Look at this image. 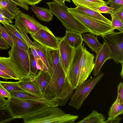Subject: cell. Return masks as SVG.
Listing matches in <instances>:
<instances>
[{"label":"cell","mask_w":123,"mask_h":123,"mask_svg":"<svg viewBox=\"0 0 123 123\" xmlns=\"http://www.w3.org/2000/svg\"><path fill=\"white\" fill-rule=\"evenodd\" d=\"M64 1H67L68 2H71V0H64Z\"/></svg>","instance_id":"cell-49"},{"label":"cell","mask_w":123,"mask_h":123,"mask_svg":"<svg viewBox=\"0 0 123 123\" xmlns=\"http://www.w3.org/2000/svg\"><path fill=\"white\" fill-rule=\"evenodd\" d=\"M69 83L61 61L51 76L43 97L58 101L59 105H65L74 91Z\"/></svg>","instance_id":"cell-1"},{"label":"cell","mask_w":123,"mask_h":123,"mask_svg":"<svg viewBox=\"0 0 123 123\" xmlns=\"http://www.w3.org/2000/svg\"><path fill=\"white\" fill-rule=\"evenodd\" d=\"M0 96L3 98H6L8 99L10 97L11 95L10 93L0 86Z\"/></svg>","instance_id":"cell-40"},{"label":"cell","mask_w":123,"mask_h":123,"mask_svg":"<svg viewBox=\"0 0 123 123\" xmlns=\"http://www.w3.org/2000/svg\"><path fill=\"white\" fill-rule=\"evenodd\" d=\"M123 99V83L120 82L117 86V94Z\"/></svg>","instance_id":"cell-42"},{"label":"cell","mask_w":123,"mask_h":123,"mask_svg":"<svg viewBox=\"0 0 123 123\" xmlns=\"http://www.w3.org/2000/svg\"><path fill=\"white\" fill-rule=\"evenodd\" d=\"M8 54L9 57L20 72V80L29 76L31 74L29 51L13 45Z\"/></svg>","instance_id":"cell-8"},{"label":"cell","mask_w":123,"mask_h":123,"mask_svg":"<svg viewBox=\"0 0 123 123\" xmlns=\"http://www.w3.org/2000/svg\"><path fill=\"white\" fill-rule=\"evenodd\" d=\"M83 41L91 50L97 53L101 48L103 44L99 42L97 36H95L93 33H89L83 35Z\"/></svg>","instance_id":"cell-21"},{"label":"cell","mask_w":123,"mask_h":123,"mask_svg":"<svg viewBox=\"0 0 123 123\" xmlns=\"http://www.w3.org/2000/svg\"><path fill=\"white\" fill-rule=\"evenodd\" d=\"M96 54L93 72V75L95 77L100 73L101 68L105 63L107 60L111 59L110 50L104 41L101 48Z\"/></svg>","instance_id":"cell-14"},{"label":"cell","mask_w":123,"mask_h":123,"mask_svg":"<svg viewBox=\"0 0 123 123\" xmlns=\"http://www.w3.org/2000/svg\"><path fill=\"white\" fill-rule=\"evenodd\" d=\"M51 12L57 17L65 27L67 30L81 34L90 32L88 29L74 18L68 12L65 3L61 6L56 2L47 3Z\"/></svg>","instance_id":"cell-3"},{"label":"cell","mask_w":123,"mask_h":123,"mask_svg":"<svg viewBox=\"0 0 123 123\" xmlns=\"http://www.w3.org/2000/svg\"><path fill=\"white\" fill-rule=\"evenodd\" d=\"M9 48L8 45L1 37H0V49L7 50Z\"/></svg>","instance_id":"cell-41"},{"label":"cell","mask_w":123,"mask_h":123,"mask_svg":"<svg viewBox=\"0 0 123 123\" xmlns=\"http://www.w3.org/2000/svg\"><path fill=\"white\" fill-rule=\"evenodd\" d=\"M56 2L60 5L62 6L65 4L64 0H52Z\"/></svg>","instance_id":"cell-48"},{"label":"cell","mask_w":123,"mask_h":123,"mask_svg":"<svg viewBox=\"0 0 123 123\" xmlns=\"http://www.w3.org/2000/svg\"><path fill=\"white\" fill-rule=\"evenodd\" d=\"M122 118L121 117H118L114 119H113L108 120H106L104 122V123H120L121 121Z\"/></svg>","instance_id":"cell-43"},{"label":"cell","mask_w":123,"mask_h":123,"mask_svg":"<svg viewBox=\"0 0 123 123\" xmlns=\"http://www.w3.org/2000/svg\"><path fill=\"white\" fill-rule=\"evenodd\" d=\"M40 2L42 0H38Z\"/></svg>","instance_id":"cell-51"},{"label":"cell","mask_w":123,"mask_h":123,"mask_svg":"<svg viewBox=\"0 0 123 123\" xmlns=\"http://www.w3.org/2000/svg\"><path fill=\"white\" fill-rule=\"evenodd\" d=\"M67 10L71 15L88 29L90 32L96 36L101 37L114 31L111 25L91 17L75 8H68Z\"/></svg>","instance_id":"cell-4"},{"label":"cell","mask_w":123,"mask_h":123,"mask_svg":"<svg viewBox=\"0 0 123 123\" xmlns=\"http://www.w3.org/2000/svg\"><path fill=\"white\" fill-rule=\"evenodd\" d=\"M33 46L47 68L48 72L52 75L53 73L50 58V49L44 47L35 41L34 42Z\"/></svg>","instance_id":"cell-16"},{"label":"cell","mask_w":123,"mask_h":123,"mask_svg":"<svg viewBox=\"0 0 123 123\" xmlns=\"http://www.w3.org/2000/svg\"><path fill=\"white\" fill-rule=\"evenodd\" d=\"M1 22H4L12 24L13 22L11 20L4 16L2 14L0 15V23Z\"/></svg>","instance_id":"cell-47"},{"label":"cell","mask_w":123,"mask_h":123,"mask_svg":"<svg viewBox=\"0 0 123 123\" xmlns=\"http://www.w3.org/2000/svg\"><path fill=\"white\" fill-rule=\"evenodd\" d=\"M26 10L28 11L29 8L28 4L23 0H10Z\"/></svg>","instance_id":"cell-39"},{"label":"cell","mask_w":123,"mask_h":123,"mask_svg":"<svg viewBox=\"0 0 123 123\" xmlns=\"http://www.w3.org/2000/svg\"><path fill=\"white\" fill-rule=\"evenodd\" d=\"M1 14V13H0V15Z\"/></svg>","instance_id":"cell-52"},{"label":"cell","mask_w":123,"mask_h":123,"mask_svg":"<svg viewBox=\"0 0 123 123\" xmlns=\"http://www.w3.org/2000/svg\"><path fill=\"white\" fill-rule=\"evenodd\" d=\"M27 4L32 6H35L40 2L38 0H23Z\"/></svg>","instance_id":"cell-44"},{"label":"cell","mask_w":123,"mask_h":123,"mask_svg":"<svg viewBox=\"0 0 123 123\" xmlns=\"http://www.w3.org/2000/svg\"><path fill=\"white\" fill-rule=\"evenodd\" d=\"M8 99L6 100L4 98L0 96V108L6 107L7 105Z\"/></svg>","instance_id":"cell-46"},{"label":"cell","mask_w":123,"mask_h":123,"mask_svg":"<svg viewBox=\"0 0 123 123\" xmlns=\"http://www.w3.org/2000/svg\"><path fill=\"white\" fill-rule=\"evenodd\" d=\"M29 53L31 74L35 76L39 70L37 68L36 60L31 50H29Z\"/></svg>","instance_id":"cell-34"},{"label":"cell","mask_w":123,"mask_h":123,"mask_svg":"<svg viewBox=\"0 0 123 123\" xmlns=\"http://www.w3.org/2000/svg\"><path fill=\"white\" fill-rule=\"evenodd\" d=\"M0 23L3 25L4 27L9 31L12 33L28 45L27 42L24 38L22 34L16 26L6 22H1Z\"/></svg>","instance_id":"cell-28"},{"label":"cell","mask_w":123,"mask_h":123,"mask_svg":"<svg viewBox=\"0 0 123 123\" xmlns=\"http://www.w3.org/2000/svg\"><path fill=\"white\" fill-rule=\"evenodd\" d=\"M94 57L93 54L88 51L84 44L80 62L79 85L87 80L93 70L94 66Z\"/></svg>","instance_id":"cell-10"},{"label":"cell","mask_w":123,"mask_h":123,"mask_svg":"<svg viewBox=\"0 0 123 123\" xmlns=\"http://www.w3.org/2000/svg\"><path fill=\"white\" fill-rule=\"evenodd\" d=\"M51 76L48 72L40 70L35 76L33 75V80L42 96H43Z\"/></svg>","instance_id":"cell-17"},{"label":"cell","mask_w":123,"mask_h":123,"mask_svg":"<svg viewBox=\"0 0 123 123\" xmlns=\"http://www.w3.org/2000/svg\"><path fill=\"white\" fill-rule=\"evenodd\" d=\"M0 12L1 14L4 16L11 20H12L13 19L15 18L14 16L4 8L0 4Z\"/></svg>","instance_id":"cell-37"},{"label":"cell","mask_w":123,"mask_h":123,"mask_svg":"<svg viewBox=\"0 0 123 123\" xmlns=\"http://www.w3.org/2000/svg\"><path fill=\"white\" fill-rule=\"evenodd\" d=\"M7 99L6 106L14 119H23L27 115L48 106L37 102L22 99L12 96Z\"/></svg>","instance_id":"cell-5"},{"label":"cell","mask_w":123,"mask_h":123,"mask_svg":"<svg viewBox=\"0 0 123 123\" xmlns=\"http://www.w3.org/2000/svg\"><path fill=\"white\" fill-rule=\"evenodd\" d=\"M1 37L12 48L13 46V41L9 31L0 23Z\"/></svg>","instance_id":"cell-32"},{"label":"cell","mask_w":123,"mask_h":123,"mask_svg":"<svg viewBox=\"0 0 123 123\" xmlns=\"http://www.w3.org/2000/svg\"><path fill=\"white\" fill-rule=\"evenodd\" d=\"M0 37H1V30H0Z\"/></svg>","instance_id":"cell-50"},{"label":"cell","mask_w":123,"mask_h":123,"mask_svg":"<svg viewBox=\"0 0 123 123\" xmlns=\"http://www.w3.org/2000/svg\"><path fill=\"white\" fill-rule=\"evenodd\" d=\"M33 75L31 74L28 77L17 82V83L20 87L26 91L37 95L42 96L33 80Z\"/></svg>","instance_id":"cell-18"},{"label":"cell","mask_w":123,"mask_h":123,"mask_svg":"<svg viewBox=\"0 0 123 123\" xmlns=\"http://www.w3.org/2000/svg\"><path fill=\"white\" fill-rule=\"evenodd\" d=\"M79 117L55 106H46L23 119L25 123H74Z\"/></svg>","instance_id":"cell-2"},{"label":"cell","mask_w":123,"mask_h":123,"mask_svg":"<svg viewBox=\"0 0 123 123\" xmlns=\"http://www.w3.org/2000/svg\"><path fill=\"white\" fill-rule=\"evenodd\" d=\"M9 31L12 38L13 45L26 51H29L30 48L28 45L12 33Z\"/></svg>","instance_id":"cell-30"},{"label":"cell","mask_w":123,"mask_h":123,"mask_svg":"<svg viewBox=\"0 0 123 123\" xmlns=\"http://www.w3.org/2000/svg\"><path fill=\"white\" fill-rule=\"evenodd\" d=\"M112 13L114 14L118 18L123 22V6L113 10Z\"/></svg>","instance_id":"cell-38"},{"label":"cell","mask_w":123,"mask_h":123,"mask_svg":"<svg viewBox=\"0 0 123 123\" xmlns=\"http://www.w3.org/2000/svg\"><path fill=\"white\" fill-rule=\"evenodd\" d=\"M123 114V99L117 94L116 99L112 104L108 112L107 120H111Z\"/></svg>","instance_id":"cell-20"},{"label":"cell","mask_w":123,"mask_h":123,"mask_svg":"<svg viewBox=\"0 0 123 123\" xmlns=\"http://www.w3.org/2000/svg\"><path fill=\"white\" fill-rule=\"evenodd\" d=\"M0 77L6 80L13 79L10 76L0 70Z\"/></svg>","instance_id":"cell-45"},{"label":"cell","mask_w":123,"mask_h":123,"mask_svg":"<svg viewBox=\"0 0 123 123\" xmlns=\"http://www.w3.org/2000/svg\"><path fill=\"white\" fill-rule=\"evenodd\" d=\"M50 55L53 74L60 61L59 49L54 50H50Z\"/></svg>","instance_id":"cell-29"},{"label":"cell","mask_w":123,"mask_h":123,"mask_svg":"<svg viewBox=\"0 0 123 123\" xmlns=\"http://www.w3.org/2000/svg\"><path fill=\"white\" fill-rule=\"evenodd\" d=\"M106 3L114 10L123 6V0H108Z\"/></svg>","instance_id":"cell-35"},{"label":"cell","mask_w":123,"mask_h":123,"mask_svg":"<svg viewBox=\"0 0 123 123\" xmlns=\"http://www.w3.org/2000/svg\"><path fill=\"white\" fill-rule=\"evenodd\" d=\"M30 35L35 41L44 47L52 50L58 49L59 38L47 27L44 26L37 32Z\"/></svg>","instance_id":"cell-9"},{"label":"cell","mask_w":123,"mask_h":123,"mask_svg":"<svg viewBox=\"0 0 123 123\" xmlns=\"http://www.w3.org/2000/svg\"><path fill=\"white\" fill-rule=\"evenodd\" d=\"M111 25L115 30L117 29L120 32L123 31V22L118 18L114 14H111Z\"/></svg>","instance_id":"cell-33"},{"label":"cell","mask_w":123,"mask_h":123,"mask_svg":"<svg viewBox=\"0 0 123 123\" xmlns=\"http://www.w3.org/2000/svg\"><path fill=\"white\" fill-rule=\"evenodd\" d=\"M76 6H82L97 12L98 6L107 5L103 0H72Z\"/></svg>","instance_id":"cell-23"},{"label":"cell","mask_w":123,"mask_h":123,"mask_svg":"<svg viewBox=\"0 0 123 123\" xmlns=\"http://www.w3.org/2000/svg\"><path fill=\"white\" fill-rule=\"evenodd\" d=\"M106 118L104 115L93 110L88 115L78 123H104Z\"/></svg>","instance_id":"cell-24"},{"label":"cell","mask_w":123,"mask_h":123,"mask_svg":"<svg viewBox=\"0 0 123 123\" xmlns=\"http://www.w3.org/2000/svg\"><path fill=\"white\" fill-rule=\"evenodd\" d=\"M110 51L111 59L123 66V31H114L101 36Z\"/></svg>","instance_id":"cell-7"},{"label":"cell","mask_w":123,"mask_h":123,"mask_svg":"<svg viewBox=\"0 0 123 123\" xmlns=\"http://www.w3.org/2000/svg\"><path fill=\"white\" fill-rule=\"evenodd\" d=\"M37 17L42 21L49 22L53 19V14L49 9L35 6H32L31 7Z\"/></svg>","instance_id":"cell-22"},{"label":"cell","mask_w":123,"mask_h":123,"mask_svg":"<svg viewBox=\"0 0 123 123\" xmlns=\"http://www.w3.org/2000/svg\"><path fill=\"white\" fill-rule=\"evenodd\" d=\"M59 50L60 61L67 75L74 55L75 49L71 46L63 37L59 38Z\"/></svg>","instance_id":"cell-13"},{"label":"cell","mask_w":123,"mask_h":123,"mask_svg":"<svg viewBox=\"0 0 123 123\" xmlns=\"http://www.w3.org/2000/svg\"><path fill=\"white\" fill-rule=\"evenodd\" d=\"M104 75V73L101 72L95 77H91L78 85L70 98L69 105L77 110L80 109L84 101Z\"/></svg>","instance_id":"cell-6"},{"label":"cell","mask_w":123,"mask_h":123,"mask_svg":"<svg viewBox=\"0 0 123 123\" xmlns=\"http://www.w3.org/2000/svg\"><path fill=\"white\" fill-rule=\"evenodd\" d=\"M75 8L91 17L104 21L111 25V21L110 20L98 12L82 6H78Z\"/></svg>","instance_id":"cell-25"},{"label":"cell","mask_w":123,"mask_h":123,"mask_svg":"<svg viewBox=\"0 0 123 123\" xmlns=\"http://www.w3.org/2000/svg\"><path fill=\"white\" fill-rule=\"evenodd\" d=\"M2 6L12 15L15 18L21 11L17 7V5L10 0H2L0 1Z\"/></svg>","instance_id":"cell-26"},{"label":"cell","mask_w":123,"mask_h":123,"mask_svg":"<svg viewBox=\"0 0 123 123\" xmlns=\"http://www.w3.org/2000/svg\"><path fill=\"white\" fill-rule=\"evenodd\" d=\"M0 70L15 80H20V72L9 57L0 56Z\"/></svg>","instance_id":"cell-15"},{"label":"cell","mask_w":123,"mask_h":123,"mask_svg":"<svg viewBox=\"0 0 123 123\" xmlns=\"http://www.w3.org/2000/svg\"><path fill=\"white\" fill-rule=\"evenodd\" d=\"M84 44L75 49L74 55L67 75L68 80L74 90L79 85L80 75V64Z\"/></svg>","instance_id":"cell-12"},{"label":"cell","mask_w":123,"mask_h":123,"mask_svg":"<svg viewBox=\"0 0 123 123\" xmlns=\"http://www.w3.org/2000/svg\"><path fill=\"white\" fill-rule=\"evenodd\" d=\"M114 9L109 7L107 5H102L97 7V12L100 13L110 14L113 12Z\"/></svg>","instance_id":"cell-36"},{"label":"cell","mask_w":123,"mask_h":123,"mask_svg":"<svg viewBox=\"0 0 123 123\" xmlns=\"http://www.w3.org/2000/svg\"><path fill=\"white\" fill-rule=\"evenodd\" d=\"M63 37L71 46L75 49L81 46L84 41L81 34L72 31L66 30Z\"/></svg>","instance_id":"cell-19"},{"label":"cell","mask_w":123,"mask_h":123,"mask_svg":"<svg viewBox=\"0 0 123 123\" xmlns=\"http://www.w3.org/2000/svg\"><path fill=\"white\" fill-rule=\"evenodd\" d=\"M2 0H0V1H1Z\"/></svg>","instance_id":"cell-53"},{"label":"cell","mask_w":123,"mask_h":123,"mask_svg":"<svg viewBox=\"0 0 123 123\" xmlns=\"http://www.w3.org/2000/svg\"><path fill=\"white\" fill-rule=\"evenodd\" d=\"M15 19V25L20 27L27 34H35L44 26L32 16L22 12Z\"/></svg>","instance_id":"cell-11"},{"label":"cell","mask_w":123,"mask_h":123,"mask_svg":"<svg viewBox=\"0 0 123 123\" xmlns=\"http://www.w3.org/2000/svg\"><path fill=\"white\" fill-rule=\"evenodd\" d=\"M0 86L10 93L15 91H26L18 85L17 82L5 81L0 80Z\"/></svg>","instance_id":"cell-27"},{"label":"cell","mask_w":123,"mask_h":123,"mask_svg":"<svg viewBox=\"0 0 123 123\" xmlns=\"http://www.w3.org/2000/svg\"><path fill=\"white\" fill-rule=\"evenodd\" d=\"M14 119L6 106L0 108V123H7Z\"/></svg>","instance_id":"cell-31"}]
</instances>
